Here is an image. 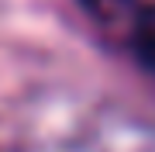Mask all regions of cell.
<instances>
[{"instance_id": "1", "label": "cell", "mask_w": 155, "mask_h": 152, "mask_svg": "<svg viewBox=\"0 0 155 152\" xmlns=\"http://www.w3.org/2000/svg\"><path fill=\"white\" fill-rule=\"evenodd\" d=\"M134 52H138L141 66L155 76V7L141 11L138 24H134Z\"/></svg>"}, {"instance_id": "2", "label": "cell", "mask_w": 155, "mask_h": 152, "mask_svg": "<svg viewBox=\"0 0 155 152\" xmlns=\"http://www.w3.org/2000/svg\"><path fill=\"white\" fill-rule=\"evenodd\" d=\"M83 4H86V7H93V11H100V14H104L107 7H114V4H124V0H83Z\"/></svg>"}]
</instances>
